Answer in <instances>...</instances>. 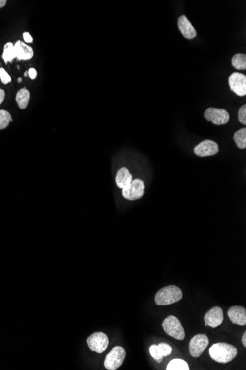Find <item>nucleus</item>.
<instances>
[{
  "label": "nucleus",
  "mask_w": 246,
  "mask_h": 370,
  "mask_svg": "<svg viewBox=\"0 0 246 370\" xmlns=\"http://www.w3.org/2000/svg\"><path fill=\"white\" fill-rule=\"evenodd\" d=\"M87 344L91 350L101 354L106 350L109 345V340L106 334L98 332L92 334L88 338Z\"/></svg>",
  "instance_id": "423d86ee"
},
{
  "label": "nucleus",
  "mask_w": 246,
  "mask_h": 370,
  "mask_svg": "<svg viewBox=\"0 0 246 370\" xmlns=\"http://www.w3.org/2000/svg\"><path fill=\"white\" fill-rule=\"evenodd\" d=\"M219 152L218 144L212 140H205L200 143L194 149V153L198 157H205L213 156Z\"/></svg>",
  "instance_id": "1a4fd4ad"
},
{
  "label": "nucleus",
  "mask_w": 246,
  "mask_h": 370,
  "mask_svg": "<svg viewBox=\"0 0 246 370\" xmlns=\"http://www.w3.org/2000/svg\"><path fill=\"white\" fill-rule=\"evenodd\" d=\"M17 81H18L19 83H21V82H22V79H21V78H19L18 80Z\"/></svg>",
  "instance_id": "7c9ffc66"
},
{
  "label": "nucleus",
  "mask_w": 246,
  "mask_h": 370,
  "mask_svg": "<svg viewBox=\"0 0 246 370\" xmlns=\"http://www.w3.org/2000/svg\"><path fill=\"white\" fill-rule=\"evenodd\" d=\"M6 0H0V8L5 6V5H6Z\"/></svg>",
  "instance_id": "c756f323"
},
{
  "label": "nucleus",
  "mask_w": 246,
  "mask_h": 370,
  "mask_svg": "<svg viewBox=\"0 0 246 370\" xmlns=\"http://www.w3.org/2000/svg\"><path fill=\"white\" fill-rule=\"evenodd\" d=\"M16 57L19 60H29L33 56V50L31 47L26 44L21 40H18L14 44Z\"/></svg>",
  "instance_id": "4468645a"
},
{
  "label": "nucleus",
  "mask_w": 246,
  "mask_h": 370,
  "mask_svg": "<svg viewBox=\"0 0 246 370\" xmlns=\"http://www.w3.org/2000/svg\"><path fill=\"white\" fill-rule=\"evenodd\" d=\"M178 26H179V30L185 38L192 40L196 37V30L186 16L182 15L179 17L178 20Z\"/></svg>",
  "instance_id": "f8f14e48"
},
{
  "label": "nucleus",
  "mask_w": 246,
  "mask_h": 370,
  "mask_svg": "<svg viewBox=\"0 0 246 370\" xmlns=\"http://www.w3.org/2000/svg\"><path fill=\"white\" fill-rule=\"evenodd\" d=\"M167 370H189V367L186 361L179 358L172 360L167 367Z\"/></svg>",
  "instance_id": "aec40b11"
},
{
  "label": "nucleus",
  "mask_w": 246,
  "mask_h": 370,
  "mask_svg": "<svg viewBox=\"0 0 246 370\" xmlns=\"http://www.w3.org/2000/svg\"><path fill=\"white\" fill-rule=\"evenodd\" d=\"M28 76H30V79H35L37 77V71L34 68H30L28 70Z\"/></svg>",
  "instance_id": "bb28decb"
},
{
  "label": "nucleus",
  "mask_w": 246,
  "mask_h": 370,
  "mask_svg": "<svg viewBox=\"0 0 246 370\" xmlns=\"http://www.w3.org/2000/svg\"><path fill=\"white\" fill-rule=\"evenodd\" d=\"M234 140L238 148L244 150L246 147V128H242L236 131Z\"/></svg>",
  "instance_id": "a211bd4d"
},
{
  "label": "nucleus",
  "mask_w": 246,
  "mask_h": 370,
  "mask_svg": "<svg viewBox=\"0 0 246 370\" xmlns=\"http://www.w3.org/2000/svg\"><path fill=\"white\" fill-rule=\"evenodd\" d=\"M238 119L240 123L246 125V105H243L239 109Z\"/></svg>",
  "instance_id": "b1692460"
},
{
  "label": "nucleus",
  "mask_w": 246,
  "mask_h": 370,
  "mask_svg": "<svg viewBox=\"0 0 246 370\" xmlns=\"http://www.w3.org/2000/svg\"><path fill=\"white\" fill-rule=\"evenodd\" d=\"M209 341L206 334L195 335L189 342V353L194 358H198L209 345Z\"/></svg>",
  "instance_id": "0eeeda50"
},
{
  "label": "nucleus",
  "mask_w": 246,
  "mask_h": 370,
  "mask_svg": "<svg viewBox=\"0 0 246 370\" xmlns=\"http://www.w3.org/2000/svg\"><path fill=\"white\" fill-rule=\"evenodd\" d=\"M24 76H26V77H27V76H28V71L25 72V73H24Z\"/></svg>",
  "instance_id": "2f4dec72"
},
{
  "label": "nucleus",
  "mask_w": 246,
  "mask_h": 370,
  "mask_svg": "<svg viewBox=\"0 0 246 370\" xmlns=\"http://www.w3.org/2000/svg\"><path fill=\"white\" fill-rule=\"evenodd\" d=\"M5 91L3 90V89H1L0 88V105L3 102L4 100H5Z\"/></svg>",
  "instance_id": "cd10ccee"
},
{
  "label": "nucleus",
  "mask_w": 246,
  "mask_h": 370,
  "mask_svg": "<svg viewBox=\"0 0 246 370\" xmlns=\"http://www.w3.org/2000/svg\"><path fill=\"white\" fill-rule=\"evenodd\" d=\"M16 52L14 49V44L12 43H8L4 46L3 53H2V59L5 61V63L8 62H12V61L15 59Z\"/></svg>",
  "instance_id": "f3484780"
},
{
  "label": "nucleus",
  "mask_w": 246,
  "mask_h": 370,
  "mask_svg": "<svg viewBox=\"0 0 246 370\" xmlns=\"http://www.w3.org/2000/svg\"><path fill=\"white\" fill-rule=\"evenodd\" d=\"M12 121V117L8 111L0 109V130L8 127Z\"/></svg>",
  "instance_id": "412c9836"
},
{
  "label": "nucleus",
  "mask_w": 246,
  "mask_h": 370,
  "mask_svg": "<svg viewBox=\"0 0 246 370\" xmlns=\"http://www.w3.org/2000/svg\"><path fill=\"white\" fill-rule=\"evenodd\" d=\"M242 342L244 347H246V332L243 333V338H242Z\"/></svg>",
  "instance_id": "c85d7f7f"
},
{
  "label": "nucleus",
  "mask_w": 246,
  "mask_h": 370,
  "mask_svg": "<svg viewBox=\"0 0 246 370\" xmlns=\"http://www.w3.org/2000/svg\"><path fill=\"white\" fill-rule=\"evenodd\" d=\"M23 37H24V41H25L26 43H33V37H32L30 33H27V32H25V33H24V34H23Z\"/></svg>",
  "instance_id": "a878e982"
},
{
  "label": "nucleus",
  "mask_w": 246,
  "mask_h": 370,
  "mask_svg": "<svg viewBox=\"0 0 246 370\" xmlns=\"http://www.w3.org/2000/svg\"><path fill=\"white\" fill-rule=\"evenodd\" d=\"M231 91L238 96L243 97L246 95V76L243 73H234L228 79Z\"/></svg>",
  "instance_id": "9d476101"
},
{
  "label": "nucleus",
  "mask_w": 246,
  "mask_h": 370,
  "mask_svg": "<svg viewBox=\"0 0 246 370\" xmlns=\"http://www.w3.org/2000/svg\"><path fill=\"white\" fill-rule=\"evenodd\" d=\"M162 328L167 335L177 340L185 339V331L179 319L174 316H169L162 322Z\"/></svg>",
  "instance_id": "7ed1b4c3"
},
{
  "label": "nucleus",
  "mask_w": 246,
  "mask_h": 370,
  "mask_svg": "<svg viewBox=\"0 0 246 370\" xmlns=\"http://www.w3.org/2000/svg\"><path fill=\"white\" fill-rule=\"evenodd\" d=\"M205 325L212 328L218 327L224 321V313L220 307H215L209 310L204 316Z\"/></svg>",
  "instance_id": "9b49d317"
},
{
  "label": "nucleus",
  "mask_w": 246,
  "mask_h": 370,
  "mask_svg": "<svg viewBox=\"0 0 246 370\" xmlns=\"http://www.w3.org/2000/svg\"><path fill=\"white\" fill-rule=\"evenodd\" d=\"M157 346L158 348H159V351H160L162 356H168V355H170V354L172 353L173 349H172L170 345H167V344L166 343H160L159 345H158Z\"/></svg>",
  "instance_id": "5701e85b"
},
{
  "label": "nucleus",
  "mask_w": 246,
  "mask_h": 370,
  "mask_svg": "<svg viewBox=\"0 0 246 370\" xmlns=\"http://www.w3.org/2000/svg\"><path fill=\"white\" fill-rule=\"evenodd\" d=\"M228 316L233 324L244 326L246 324V310L241 306H234L228 310Z\"/></svg>",
  "instance_id": "ddd939ff"
},
{
  "label": "nucleus",
  "mask_w": 246,
  "mask_h": 370,
  "mask_svg": "<svg viewBox=\"0 0 246 370\" xmlns=\"http://www.w3.org/2000/svg\"><path fill=\"white\" fill-rule=\"evenodd\" d=\"M232 66L234 68L240 70H245L246 69V56L242 53H237L233 56Z\"/></svg>",
  "instance_id": "6ab92c4d"
},
{
  "label": "nucleus",
  "mask_w": 246,
  "mask_h": 370,
  "mask_svg": "<svg viewBox=\"0 0 246 370\" xmlns=\"http://www.w3.org/2000/svg\"><path fill=\"white\" fill-rule=\"evenodd\" d=\"M209 355L212 359L221 364H226L232 361L237 355V349L235 347L229 344L216 343L209 349Z\"/></svg>",
  "instance_id": "f257e3e1"
},
{
  "label": "nucleus",
  "mask_w": 246,
  "mask_h": 370,
  "mask_svg": "<svg viewBox=\"0 0 246 370\" xmlns=\"http://www.w3.org/2000/svg\"><path fill=\"white\" fill-rule=\"evenodd\" d=\"M126 356L125 349L120 346H116L106 355L105 367L108 370H115L123 364Z\"/></svg>",
  "instance_id": "39448f33"
},
{
  "label": "nucleus",
  "mask_w": 246,
  "mask_h": 370,
  "mask_svg": "<svg viewBox=\"0 0 246 370\" xmlns=\"http://www.w3.org/2000/svg\"><path fill=\"white\" fill-rule=\"evenodd\" d=\"M0 79H1L2 83L5 84V85L11 82V76L8 75V73L3 68H0Z\"/></svg>",
  "instance_id": "393cba45"
},
{
  "label": "nucleus",
  "mask_w": 246,
  "mask_h": 370,
  "mask_svg": "<svg viewBox=\"0 0 246 370\" xmlns=\"http://www.w3.org/2000/svg\"><path fill=\"white\" fill-rule=\"evenodd\" d=\"M116 184L120 189H125L133 181L132 174L126 167H123L117 172L115 178Z\"/></svg>",
  "instance_id": "2eb2a0df"
},
{
  "label": "nucleus",
  "mask_w": 246,
  "mask_h": 370,
  "mask_svg": "<svg viewBox=\"0 0 246 370\" xmlns=\"http://www.w3.org/2000/svg\"><path fill=\"white\" fill-rule=\"evenodd\" d=\"M144 181L140 179H136L133 180L128 186L122 191V195L125 199L128 200L134 201L141 199L144 194Z\"/></svg>",
  "instance_id": "20e7f679"
},
{
  "label": "nucleus",
  "mask_w": 246,
  "mask_h": 370,
  "mask_svg": "<svg viewBox=\"0 0 246 370\" xmlns=\"http://www.w3.org/2000/svg\"><path fill=\"white\" fill-rule=\"evenodd\" d=\"M182 296V291L177 286H167L160 289L156 293L155 302L159 306L170 305L180 301Z\"/></svg>",
  "instance_id": "f03ea898"
},
{
  "label": "nucleus",
  "mask_w": 246,
  "mask_h": 370,
  "mask_svg": "<svg viewBox=\"0 0 246 370\" xmlns=\"http://www.w3.org/2000/svg\"><path fill=\"white\" fill-rule=\"evenodd\" d=\"M149 350H150V355L153 357V359H154L156 362H162V359H163V356H162V354H161L157 345H151Z\"/></svg>",
  "instance_id": "4be33fe9"
},
{
  "label": "nucleus",
  "mask_w": 246,
  "mask_h": 370,
  "mask_svg": "<svg viewBox=\"0 0 246 370\" xmlns=\"http://www.w3.org/2000/svg\"><path fill=\"white\" fill-rule=\"evenodd\" d=\"M30 98V92L26 88H23L17 92L16 95V102L20 109H24L28 106Z\"/></svg>",
  "instance_id": "dca6fc26"
},
{
  "label": "nucleus",
  "mask_w": 246,
  "mask_h": 370,
  "mask_svg": "<svg viewBox=\"0 0 246 370\" xmlns=\"http://www.w3.org/2000/svg\"><path fill=\"white\" fill-rule=\"evenodd\" d=\"M204 118L216 125H222L229 121L230 115L226 109L209 108L204 112Z\"/></svg>",
  "instance_id": "6e6552de"
}]
</instances>
